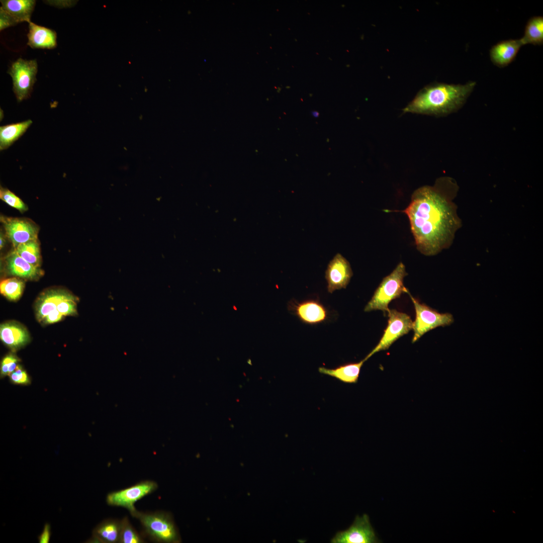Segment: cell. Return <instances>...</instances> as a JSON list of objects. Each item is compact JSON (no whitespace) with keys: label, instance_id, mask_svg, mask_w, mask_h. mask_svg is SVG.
<instances>
[{"label":"cell","instance_id":"cell-21","mask_svg":"<svg viewBox=\"0 0 543 543\" xmlns=\"http://www.w3.org/2000/svg\"><path fill=\"white\" fill-rule=\"evenodd\" d=\"M31 120L0 127V150L8 148L18 140L32 124Z\"/></svg>","mask_w":543,"mask_h":543},{"label":"cell","instance_id":"cell-6","mask_svg":"<svg viewBox=\"0 0 543 543\" xmlns=\"http://www.w3.org/2000/svg\"><path fill=\"white\" fill-rule=\"evenodd\" d=\"M38 64L36 59L18 58L11 65L8 73L13 80V89L18 102L30 97L36 80Z\"/></svg>","mask_w":543,"mask_h":543},{"label":"cell","instance_id":"cell-30","mask_svg":"<svg viewBox=\"0 0 543 543\" xmlns=\"http://www.w3.org/2000/svg\"><path fill=\"white\" fill-rule=\"evenodd\" d=\"M19 24L10 14L0 7V31Z\"/></svg>","mask_w":543,"mask_h":543},{"label":"cell","instance_id":"cell-29","mask_svg":"<svg viewBox=\"0 0 543 543\" xmlns=\"http://www.w3.org/2000/svg\"><path fill=\"white\" fill-rule=\"evenodd\" d=\"M9 376L11 382L14 384L27 385L30 382L27 372L20 365H18L15 370Z\"/></svg>","mask_w":543,"mask_h":543},{"label":"cell","instance_id":"cell-33","mask_svg":"<svg viewBox=\"0 0 543 543\" xmlns=\"http://www.w3.org/2000/svg\"><path fill=\"white\" fill-rule=\"evenodd\" d=\"M7 238V237L6 236L5 232H4L3 231H1V233H0V249H1L3 248V247L5 246L6 242V239Z\"/></svg>","mask_w":543,"mask_h":543},{"label":"cell","instance_id":"cell-22","mask_svg":"<svg viewBox=\"0 0 543 543\" xmlns=\"http://www.w3.org/2000/svg\"><path fill=\"white\" fill-rule=\"evenodd\" d=\"M523 45L531 44L541 45L543 44V17L535 16L527 21L523 37L520 38Z\"/></svg>","mask_w":543,"mask_h":543},{"label":"cell","instance_id":"cell-31","mask_svg":"<svg viewBox=\"0 0 543 543\" xmlns=\"http://www.w3.org/2000/svg\"><path fill=\"white\" fill-rule=\"evenodd\" d=\"M63 317V315L56 309L48 314L42 320V322L45 324L55 323L62 320Z\"/></svg>","mask_w":543,"mask_h":543},{"label":"cell","instance_id":"cell-5","mask_svg":"<svg viewBox=\"0 0 543 543\" xmlns=\"http://www.w3.org/2000/svg\"><path fill=\"white\" fill-rule=\"evenodd\" d=\"M412 300L416 312V317L413 324L414 335L412 343L416 342L427 332L438 327H444L451 324L454 319L448 313H440L426 305L420 303L412 297L408 291Z\"/></svg>","mask_w":543,"mask_h":543},{"label":"cell","instance_id":"cell-9","mask_svg":"<svg viewBox=\"0 0 543 543\" xmlns=\"http://www.w3.org/2000/svg\"><path fill=\"white\" fill-rule=\"evenodd\" d=\"M379 540L370 523L369 516H356L347 529L338 531L331 539L332 543H377Z\"/></svg>","mask_w":543,"mask_h":543},{"label":"cell","instance_id":"cell-10","mask_svg":"<svg viewBox=\"0 0 543 543\" xmlns=\"http://www.w3.org/2000/svg\"><path fill=\"white\" fill-rule=\"evenodd\" d=\"M1 221L14 248L21 243L38 239L39 227L30 220L1 216Z\"/></svg>","mask_w":543,"mask_h":543},{"label":"cell","instance_id":"cell-35","mask_svg":"<svg viewBox=\"0 0 543 543\" xmlns=\"http://www.w3.org/2000/svg\"><path fill=\"white\" fill-rule=\"evenodd\" d=\"M233 308L235 309V310H237V309L235 308V306H233Z\"/></svg>","mask_w":543,"mask_h":543},{"label":"cell","instance_id":"cell-1","mask_svg":"<svg viewBox=\"0 0 543 543\" xmlns=\"http://www.w3.org/2000/svg\"><path fill=\"white\" fill-rule=\"evenodd\" d=\"M458 186L447 176L437 178L433 186L416 189L403 210H388L405 214L417 249L422 254L433 256L452 244L462 221L454 202Z\"/></svg>","mask_w":543,"mask_h":543},{"label":"cell","instance_id":"cell-4","mask_svg":"<svg viewBox=\"0 0 543 543\" xmlns=\"http://www.w3.org/2000/svg\"><path fill=\"white\" fill-rule=\"evenodd\" d=\"M407 275L405 265L400 262L392 273L383 279L364 311L379 310L384 313L388 312L391 301L400 297L403 293L408 292L404 286V279Z\"/></svg>","mask_w":543,"mask_h":543},{"label":"cell","instance_id":"cell-8","mask_svg":"<svg viewBox=\"0 0 543 543\" xmlns=\"http://www.w3.org/2000/svg\"><path fill=\"white\" fill-rule=\"evenodd\" d=\"M388 316V325L382 337L376 347L364 358L365 361L375 353L388 349L398 338L413 329V322L407 314L395 309H389Z\"/></svg>","mask_w":543,"mask_h":543},{"label":"cell","instance_id":"cell-23","mask_svg":"<svg viewBox=\"0 0 543 543\" xmlns=\"http://www.w3.org/2000/svg\"><path fill=\"white\" fill-rule=\"evenodd\" d=\"M14 250L21 257L34 266L39 267L40 266L41 257L38 239L21 243Z\"/></svg>","mask_w":543,"mask_h":543},{"label":"cell","instance_id":"cell-16","mask_svg":"<svg viewBox=\"0 0 543 543\" xmlns=\"http://www.w3.org/2000/svg\"><path fill=\"white\" fill-rule=\"evenodd\" d=\"M0 337L3 343L13 350L25 345L30 340L27 330L14 322L5 323L1 325Z\"/></svg>","mask_w":543,"mask_h":543},{"label":"cell","instance_id":"cell-18","mask_svg":"<svg viewBox=\"0 0 543 543\" xmlns=\"http://www.w3.org/2000/svg\"><path fill=\"white\" fill-rule=\"evenodd\" d=\"M365 361L364 359L357 363H347L334 369L319 367L318 371L322 374L334 377L343 383L355 384L358 381L360 369Z\"/></svg>","mask_w":543,"mask_h":543},{"label":"cell","instance_id":"cell-12","mask_svg":"<svg viewBox=\"0 0 543 543\" xmlns=\"http://www.w3.org/2000/svg\"><path fill=\"white\" fill-rule=\"evenodd\" d=\"M289 309L302 322L316 325L327 320L328 312L326 307L317 299H308L300 302H290Z\"/></svg>","mask_w":543,"mask_h":543},{"label":"cell","instance_id":"cell-28","mask_svg":"<svg viewBox=\"0 0 543 543\" xmlns=\"http://www.w3.org/2000/svg\"><path fill=\"white\" fill-rule=\"evenodd\" d=\"M57 310L63 316L74 315L76 312V304L75 298L70 294L61 300L57 307Z\"/></svg>","mask_w":543,"mask_h":543},{"label":"cell","instance_id":"cell-2","mask_svg":"<svg viewBox=\"0 0 543 543\" xmlns=\"http://www.w3.org/2000/svg\"><path fill=\"white\" fill-rule=\"evenodd\" d=\"M476 82L465 84L434 82L420 89L403 109V113L443 116L460 109L473 92Z\"/></svg>","mask_w":543,"mask_h":543},{"label":"cell","instance_id":"cell-27","mask_svg":"<svg viewBox=\"0 0 543 543\" xmlns=\"http://www.w3.org/2000/svg\"><path fill=\"white\" fill-rule=\"evenodd\" d=\"M19 360L18 357L13 353H9L6 355L1 362V377L9 376L13 373L18 366Z\"/></svg>","mask_w":543,"mask_h":543},{"label":"cell","instance_id":"cell-3","mask_svg":"<svg viewBox=\"0 0 543 543\" xmlns=\"http://www.w3.org/2000/svg\"><path fill=\"white\" fill-rule=\"evenodd\" d=\"M134 517L137 518L142 527L141 533L144 537L160 543H178L180 536L170 513L157 511L144 512L137 511Z\"/></svg>","mask_w":543,"mask_h":543},{"label":"cell","instance_id":"cell-34","mask_svg":"<svg viewBox=\"0 0 543 543\" xmlns=\"http://www.w3.org/2000/svg\"><path fill=\"white\" fill-rule=\"evenodd\" d=\"M312 115L314 117H318L319 116V113L317 111H312Z\"/></svg>","mask_w":543,"mask_h":543},{"label":"cell","instance_id":"cell-11","mask_svg":"<svg viewBox=\"0 0 543 543\" xmlns=\"http://www.w3.org/2000/svg\"><path fill=\"white\" fill-rule=\"evenodd\" d=\"M353 275L349 262L341 254L337 253L329 262L325 271L327 291L332 293L345 289Z\"/></svg>","mask_w":543,"mask_h":543},{"label":"cell","instance_id":"cell-15","mask_svg":"<svg viewBox=\"0 0 543 543\" xmlns=\"http://www.w3.org/2000/svg\"><path fill=\"white\" fill-rule=\"evenodd\" d=\"M27 45L33 49H53L57 46V34L51 29L29 23Z\"/></svg>","mask_w":543,"mask_h":543},{"label":"cell","instance_id":"cell-7","mask_svg":"<svg viewBox=\"0 0 543 543\" xmlns=\"http://www.w3.org/2000/svg\"><path fill=\"white\" fill-rule=\"evenodd\" d=\"M157 488V484L153 481H142L129 487L108 493L106 502L109 505L126 509L134 517L138 511L135 503L154 492Z\"/></svg>","mask_w":543,"mask_h":543},{"label":"cell","instance_id":"cell-25","mask_svg":"<svg viewBox=\"0 0 543 543\" xmlns=\"http://www.w3.org/2000/svg\"><path fill=\"white\" fill-rule=\"evenodd\" d=\"M144 537L138 533L131 524L127 517L121 520V529L119 543H142Z\"/></svg>","mask_w":543,"mask_h":543},{"label":"cell","instance_id":"cell-26","mask_svg":"<svg viewBox=\"0 0 543 543\" xmlns=\"http://www.w3.org/2000/svg\"><path fill=\"white\" fill-rule=\"evenodd\" d=\"M0 199L11 207L23 213L28 210L27 205L14 193L1 186Z\"/></svg>","mask_w":543,"mask_h":543},{"label":"cell","instance_id":"cell-14","mask_svg":"<svg viewBox=\"0 0 543 543\" xmlns=\"http://www.w3.org/2000/svg\"><path fill=\"white\" fill-rule=\"evenodd\" d=\"M522 46L520 39L500 41L490 49V59L498 67H506L515 59Z\"/></svg>","mask_w":543,"mask_h":543},{"label":"cell","instance_id":"cell-17","mask_svg":"<svg viewBox=\"0 0 543 543\" xmlns=\"http://www.w3.org/2000/svg\"><path fill=\"white\" fill-rule=\"evenodd\" d=\"M121 520L108 518L104 520L93 531L90 542L116 543L120 542Z\"/></svg>","mask_w":543,"mask_h":543},{"label":"cell","instance_id":"cell-20","mask_svg":"<svg viewBox=\"0 0 543 543\" xmlns=\"http://www.w3.org/2000/svg\"><path fill=\"white\" fill-rule=\"evenodd\" d=\"M70 294L61 290H51L39 299L36 306L37 317L42 322L51 312L57 309L58 303Z\"/></svg>","mask_w":543,"mask_h":543},{"label":"cell","instance_id":"cell-32","mask_svg":"<svg viewBox=\"0 0 543 543\" xmlns=\"http://www.w3.org/2000/svg\"><path fill=\"white\" fill-rule=\"evenodd\" d=\"M51 526L46 523L45 524L41 533L38 536L39 543H48L49 542L51 537Z\"/></svg>","mask_w":543,"mask_h":543},{"label":"cell","instance_id":"cell-19","mask_svg":"<svg viewBox=\"0 0 543 543\" xmlns=\"http://www.w3.org/2000/svg\"><path fill=\"white\" fill-rule=\"evenodd\" d=\"M2 8L12 16L18 23L31 22L32 14L34 10V0H2Z\"/></svg>","mask_w":543,"mask_h":543},{"label":"cell","instance_id":"cell-24","mask_svg":"<svg viewBox=\"0 0 543 543\" xmlns=\"http://www.w3.org/2000/svg\"><path fill=\"white\" fill-rule=\"evenodd\" d=\"M24 286V282L20 278L6 279L1 282V293L10 300L16 301L21 296Z\"/></svg>","mask_w":543,"mask_h":543},{"label":"cell","instance_id":"cell-13","mask_svg":"<svg viewBox=\"0 0 543 543\" xmlns=\"http://www.w3.org/2000/svg\"><path fill=\"white\" fill-rule=\"evenodd\" d=\"M4 269L8 275L20 279L36 280L42 275V270L21 257L15 250L4 258Z\"/></svg>","mask_w":543,"mask_h":543}]
</instances>
